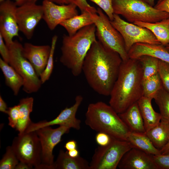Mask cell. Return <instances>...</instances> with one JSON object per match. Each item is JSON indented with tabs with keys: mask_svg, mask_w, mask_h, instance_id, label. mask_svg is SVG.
<instances>
[{
	"mask_svg": "<svg viewBox=\"0 0 169 169\" xmlns=\"http://www.w3.org/2000/svg\"><path fill=\"white\" fill-rule=\"evenodd\" d=\"M122 61L118 53L97 40L85 56L82 72L93 90L100 95L110 96Z\"/></svg>",
	"mask_w": 169,
	"mask_h": 169,
	"instance_id": "6da1fadb",
	"label": "cell"
},
{
	"mask_svg": "<svg viewBox=\"0 0 169 169\" xmlns=\"http://www.w3.org/2000/svg\"><path fill=\"white\" fill-rule=\"evenodd\" d=\"M143 72L138 59L122 61L110 96V105L121 113L143 96Z\"/></svg>",
	"mask_w": 169,
	"mask_h": 169,
	"instance_id": "7a4b0ae2",
	"label": "cell"
},
{
	"mask_svg": "<svg viewBox=\"0 0 169 169\" xmlns=\"http://www.w3.org/2000/svg\"><path fill=\"white\" fill-rule=\"evenodd\" d=\"M96 27L93 23L86 26L72 35L64 34L59 61L75 76L82 72L85 56L96 39Z\"/></svg>",
	"mask_w": 169,
	"mask_h": 169,
	"instance_id": "3957f363",
	"label": "cell"
},
{
	"mask_svg": "<svg viewBox=\"0 0 169 169\" xmlns=\"http://www.w3.org/2000/svg\"><path fill=\"white\" fill-rule=\"evenodd\" d=\"M86 125L93 130L106 133L117 139L127 141L131 131L113 108L102 101L89 104Z\"/></svg>",
	"mask_w": 169,
	"mask_h": 169,
	"instance_id": "277c9868",
	"label": "cell"
},
{
	"mask_svg": "<svg viewBox=\"0 0 169 169\" xmlns=\"http://www.w3.org/2000/svg\"><path fill=\"white\" fill-rule=\"evenodd\" d=\"M114 13L127 22L154 23L169 17V13L159 10L143 0H112Z\"/></svg>",
	"mask_w": 169,
	"mask_h": 169,
	"instance_id": "5b68a950",
	"label": "cell"
},
{
	"mask_svg": "<svg viewBox=\"0 0 169 169\" xmlns=\"http://www.w3.org/2000/svg\"><path fill=\"white\" fill-rule=\"evenodd\" d=\"M97 10V13L93 14V17L98 40L105 47L118 53L123 61H126L129 58L122 36L113 26L102 9L98 8Z\"/></svg>",
	"mask_w": 169,
	"mask_h": 169,
	"instance_id": "8992f818",
	"label": "cell"
},
{
	"mask_svg": "<svg viewBox=\"0 0 169 169\" xmlns=\"http://www.w3.org/2000/svg\"><path fill=\"white\" fill-rule=\"evenodd\" d=\"M23 46L16 40L8 46L9 52L8 64L22 78L23 90L28 94L35 93L39 90L43 84L32 64L23 55Z\"/></svg>",
	"mask_w": 169,
	"mask_h": 169,
	"instance_id": "52a82bcc",
	"label": "cell"
},
{
	"mask_svg": "<svg viewBox=\"0 0 169 169\" xmlns=\"http://www.w3.org/2000/svg\"><path fill=\"white\" fill-rule=\"evenodd\" d=\"M132 148L128 141L113 138L107 145L96 148L90 169H116L123 156Z\"/></svg>",
	"mask_w": 169,
	"mask_h": 169,
	"instance_id": "ba28073f",
	"label": "cell"
},
{
	"mask_svg": "<svg viewBox=\"0 0 169 169\" xmlns=\"http://www.w3.org/2000/svg\"><path fill=\"white\" fill-rule=\"evenodd\" d=\"M11 146L19 161L38 169L42 163L41 147L35 131L18 134Z\"/></svg>",
	"mask_w": 169,
	"mask_h": 169,
	"instance_id": "9c48e42d",
	"label": "cell"
},
{
	"mask_svg": "<svg viewBox=\"0 0 169 169\" xmlns=\"http://www.w3.org/2000/svg\"><path fill=\"white\" fill-rule=\"evenodd\" d=\"M110 22L122 36L127 53L132 46L137 43L161 44L149 30L126 22L118 15L114 13L113 19Z\"/></svg>",
	"mask_w": 169,
	"mask_h": 169,
	"instance_id": "30bf717a",
	"label": "cell"
},
{
	"mask_svg": "<svg viewBox=\"0 0 169 169\" xmlns=\"http://www.w3.org/2000/svg\"><path fill=\"white\" fill-rule=\"evenodd\" d=\"M70 128L65 125H59L55 129L50 126L36 131L41 147V164L38 169H53L54 163L53 151L61 141L62 136L68 133Z\"/></svg>",
	"mask_w": 169,
	"mask_h": 169,
	"instance_id": "8fae6325",
	"label": "cell"
},
{
	"mask_svg": "<svg viewBox=\"0 0 169 169\" xmlns=\"http://www.w3.org/2000/svg\"><path fill=\"white\" fill-rule=\"evenodd\" d=\"M43 16L42 5L36 3L29 2L18 6L16 16L19 30L27 39L32 38L35 28Z\"/></svg>",
	"mask_w": 169,
	"mask_h": 169,
	"instance_id": "7c38bea8",
	"label": "cell"
},
{
	"mask_svg": "<svg viewBox=\"0 0 169 169\" xmlns=\"http://www.w3.org/2000/svg\"><path fill=\"white\" fill-rule=\"evenodd\" d=\"M18 6L14 2L10 0L0 2V34L7 46L13 42L14 37L19 36L16 16Z\"/></svg>",
	"mask_w": 169,
	"mask_h": 169,
	"instance_id": "4fadbf2b",
	"label": "cell"
},
{
	"mask_svg": "<svg viewBox=\"0 0 169 169\" xmlns=\"http://www.w3.org/2000/svg\"><path fill=\"white\" fill-rule=\"evenodd\" d=\"M83 100L80 95L76 96L74 103L71 107H66L62 110L54 119L49 121H42L38 123L32 122L24 132L34 131L43 127L55 125H65L70 128L79 130L80 129L81 120L76 117L78 109Z\"/></svg>",
	"mask_w": 169,
	"mask_h": 169,
	"instance_id": "5bb4252c",
	"label": "cell"
},
{
	"mask_svg": "<svg viewBox=\"0 0 169 169\" xmlns=\"http://www.w3.org/2000/svg\"><path fill=\"white\" fill-rule=\"evenodd\" d=\"M43 19L50 30H54L62 22L78 15L77 6L73 3L59 4L43 0Z\"/></svg>",
	"mask_w": 169,
	"mask_h": 169,
	"instance_id": "9a60e30c",
	"label": "cell"
},
{
	"mask_svg": "<svg viewBox=\"0 0 169 169\" xmlns=\"http://www.w3.org/2000/svg\"><path fill=\"white\" fill-rule=\"evenodd\" d=\"M120 169H158L153 155L132 148L123 156L118 166Z\"/></svg>",
	"mask_w": 169,
	"mask_h": 169,
	"instance_id": "2e32d148",
	"label": "cell"
},
{
	"mask_svg": "<svg viewBox=\"0 0 169 169\" xmlns=\"http://www.w3.org/2000/svg\"><path fill=\"white\" fill-rule=\"evenodd\" d=\"M51 49L49 45H35L26 43L22 49L23 55L32 64L39 77L47 65Z\"/></svg>",
	"mask_w": 169,
	"mask_h": 169,
	"instance_id": "e0dca14e",
	"label": "cell"
},
{
	"mask_svg": "<svg viewBox=\"0 0 169 169\" xmlns=\"http://www.w3.org/2000/svg\"><path fill=\"white\" fill-rule=\"evenodd\" d=\"M129 58L137 59L144 55L155 57L169 64V52L161 44L137 43L128 52Z\"/></svg>",
	"mask_w": 169,
	"mask_h": 169,
	"instance_id": "ac0fdd59",
	"label": "cell"
},
{
	"mask_svg": "<svg viewBox=\"0 0 169 169\" xmlns=\"http://www.w3.org/2000/svg\"><path fill=\"white\" fill-rule=\"evenodd\" d=\"M118 114L131 131L143 133L146 132L143 120L137 102Z\"/></svg>",
	"mask_w": 169,
	"mask_h": 169,
	"instance_id": "d6986e66",
	"label": "cell"
},
{
	"mask_svg": "<svg viewBox=\"0 0 169 169\" xmlns=\"http://www.w3.org/2000/svg\"><path fill=\"white\" fill-rule=\"evenodd\" d=\"M152 100L143 96L137 102L146 131L157 125L161 120L160 113L156 112L153 109Z\"/></svg>",
	"mask_w": 169,
	"mask_h": 169,
	"instance_id": "ffe728a7",
	"label": "cell"
},
{
	"mask_svg": "<svg viewBox=\"0 0 169 169\" xmlns=\"http://www.w3.org/2000/svg\"><path fill=\"white\" fill-rule=\"evenodd\" d=\"M53 169H90V165L84 158L79 156L75 158L71 157L67 151L61 150L54 162Z\"/></svg>",
	"mask_w": 169,
	"mask_h": 169,
	"instance_id": "44dd1931",
	"label": "cell"
},
{
	"mask_svg": "<svg viewBox=\"0 0 169 169\" xmlns=\"http://www.w3.org/2000/svg\"><path fill=\"white\" fill-rule=\"evenodd\" d=\"M133 23L149 30L163 45L169 44V17L154 23L135 22Z\"/></svg>",
	"mask_w": 169,
	"mask_h": 169,
	"instance_id": "7402d4cb",
	"label": "cell"
},
{
	"mask_svg": "<svg viewBox=\"0 0 169 169\" xmlns=\"http://www.w3.org/2000/svg\"><path fill=\"white\" fill-rule=\"evenodd\" d=\"M0 68L5 79V83L12 90L15 95H17L23 84L21 75L8 63L0 58Z\"/></svg>",
	"mask_w": 169,
	"mask_h": 169,
	"instance_id": "603a6c76",
	"label": "cell"
},
{
	"mask_svg": "<svg viewBox=\"0 0 169 169\" xmlns=\"http://www.w3.org/2000/svg\"><path fill=\"white\" fill-rule=\"evenodd\" d=\"M145 133L154 146L160 150L169 140V123L161 120L157 125Z\"/></svg>",
	"mask_w": 169,
	"mask_h": 169,
	"instance_id": "cb8c5ba5",
	"label": "cell"
},
{
	"mask_svg": "<svg viewBox=\"0 0 169 169\" xmlns=\"http://www.w3.org/2000/svg\"><path fill=\"white\" fill-rule=\"evenodd\" d=\"M93 14L88 12L81 13L79 15L62 22L59 25L65 29L68 35H72L83 28L94 23Z\"/></svg>",
	"mask_w": 169,
	"mask_h": 169,
	"instance_id": "d4e9b609",
	"label": "cell"
},
{
	"mask_svg": "<svg viewBox=\"0 0 169 169\" xmlns=\"http://www.w3.org/2000/svg\"><path fill=\"white\" fill-rule=\"evenodd\" d=\"M145 133L130 131L128 136L127 141L130 142L133 148L149 154L153 155L161 154L160 150L154 146Z\"/></svg>",
	"mask_w": 169,
	"mask_h": 169,
	"instance_id": "484cf974",
	"label": "cell"
},
{
	"mask_svg": "<svg viewBox=\"0 0 169 169\" xmlns=\"http://www.w3.org/2000/svg\"><path fill=\"white\" fill-rule=\"evenodd\" d=\"M33 101L32 97L23 98L19 100V116L15 128L18 134L24 132L32 122L30 115L33 110Z\"/></svg>",
	"mask_w": 169,
	"mask_h": 169,
	"instance_id": "4316f807",
	"label": "cell"
},
{
	"mask_svg": "<svg viewBox=\"0 0 169 169\" xmlns=\"http://www.w3.org/2000/svg\"><path fill=\"white\" fill-rule=\"evenodd\" d=\"M153 99L159 109L161 120L169 123V92L162 84Z\"/></svg>",
	"mask_w": 169,
	"mask_h": 169,
	"instance_id": "83f0119b",
	"label": "cell"
},
{
	"mask_svg": "<svg viewBox=\"0 0 169 169\" xmlns=\"http://www.w3.org/2000/svg\"><path fill=\"white\" fill-rule=\"evenodd\" d=\"M137 59L142 66L143 80L158 73L159 59L148 55L142 56Z\"/></svg>",
	"mask_w": 169,
	"mask_h": 169,
	"instance_id": "f1b7e54d",
	"label": "cell"
},
{
	"mask_svg": "<svg viewBox=\"0 0 169 169\" xmlns=\"http://www.w3.org/2000/svg\"><path fill=\"white\" fill-rule=\"evenodd\" d=\"M162 85L158 73L143 80V96L152 100Z\"/></svg>",
	"mask_w": 169,
	"mask_h": 169,
	"instance_id": "f546056e",
	"label": "cell"
},
{
	"mask_svg": "<svg viewBox=\"0 0 169 169\" xmlns=\"http://www.w3.org/2000/svg\"><path fill=\"white\" fill-rule=\"evenodd\" d=\"M58 39V36L54 35L52 38L51 49L46 66L39 77L42 84L48 80L52 73L54 68V56Z\"/></svg>",
	"mask_w": 169,
	"mask_h": 169,
	"instance_id": "4dcf8cb0",
	"label": "cell"
},
{
	"mask_svg": "<svg viewBox=\"0 0 169 169\" xmlns=\"http://www.w3.org/2000/svg\"><path fill=\"white\" fill-rule=\"evenodd\" d=\"M19 162L11 146L6 147L5 153L0 161V169H15Z\"/></svg>",
	"mask_w": 169,
	"mask_h": 169,
	"instance_id": "1f68e13d",
	"label": "cell"
},
{
	"mask_svg": "<svg viewBox=\"0 0 169 169\" xmlns=\"http://www.w3.org/2000/svg\"><path fill=\"white\" fill-rule=\"evenodd\" d=\"M158 74L162 85L169 92V64L159 59Z\"/></svg>",
	"mask_w": 169,
	"mask_h": 169,
	"instance_id": "d6a6232c",
	"label": "cell"
},
{
	"mask_svg": "<svg viewBox=\"0 0 169 169\" xmlns=\"http://www.w3.org/2000/svg\"><path fill=\"white\" fill-rule=\"evenodd\" d=\"M95 3L104 11L110 21L113 19L114 14L112 0H89Z\"/></svg>",
	"mask_w": 169,
	"mask_h": 169,
	"instance_id": "836d02e7",
	"label": "cell"
},
{
	"mask_svg": "<svg viewBox=\"0 0 169 169\" xmlns=\"http://www.w3.org/2000/svg\"><path fill=\"white\" fill-rule=\"evenodd\" d=\"M7 114L8 116V125L13 128H15L19 116V106L18 104L8 108Z\"/></svg>",
	"mask_w": 169,
	"mask_h": 169,
	"instance_id": "e575fe53",
	"label": "cell"
},
{
	"mask_svg": "<svg viewBox=\"0 0 169 169\" xmlns=\"http://www.w3.org/2000/svg\"><path fill=\"white\" fill-rule=\"evenodd\" d=\"M69 3L75 5L81 11V13L88 12L92 13H97V9L90 6L86 0H67Z\"/></svg>",
	"mask_w": 169,
	"mask_h": 169,
	"instance_id": "d590c367",
	"label": "cell"
},
{
	"mask_svg": "<svg viewBox=\"0 0 169 169\" xmlns=\"http://www.w3.org/2000/svg\"><path fill=\"white\" fill-rule=\"evenodd\" d=\"M153 157L158 169H169V153L153 155Z\"/></svg>",
	"mask_w": 169,
	"mask_h": 169,
	"instance_id": "8d00e7d4",
	"label": "cell"
},
{
	"mask_svg": "<svg viewBox=\"0 0 169 169\" xmlns=\"http://www.w3.org/2000/svg\"><path fill=\"white\" fill-rule=\"evenodd\" d=\"M114 138L104 132H98L96 134L95 139L97 144L100 146H105L109 144Z\"/></svg>",
	"mask_w": 169,
	"mask_h": 169,
	"instance_id": "74e56055",
	"label": "cell"
},
{
	"mask_svg": "<svg viewBox=\"0 0 169 169\" xmlns=\"http://www.w3.org/2000/svg\"><path fill=\"white\" fill-rule=\"evenodd\" d=\"M0 53L2 57V59L4 61L8 63L9 59V50L3 38L0 34Z\"/></svg>",
	"mask_w": 169,
	"mask_h": 169,
	"instance_id": "f35d334b",
	"label": "cell"
},
{
	"mask_svg": "<svg viewBox=\"0 0 169 169\" xmlns=\"http://www.w3.org/2000/svg\"><path fill=\"white\" fill-rule=\"evenodd\" d=\"M154 7L157 9L169 13V0H162L157 3Z\"/></svg>",
	"mask_w": 169,
	"mask_h": 169,
	"instance_id": "ab89813d",
	"label": "cell"
},
{
	"mask_svg": "<svg viewBox=\"0 0 169 169\" xmlns=\"http://www.w3.org/2000/svg\"><path fill=\"white\" fill-rule=\"evenodd\" d=\"M77 142L74 140L69 141L66 142L64 146L65 148L67 151L77 149Z\"/></svg>",
	"mask_w": 169,
	"mask_h": 169,
	"instance_id": "60d3db41",
	"label": "cell"
},
{
	"mask_svg": "<svg viewBox=\"0 0 169 169\" xmlns=\"http://www.w3.org/2000/svg\"><path fill=\"white\" fill-rule=\"evenodd\" d=\"M8 108L5 102L0 96V111L3 113L7 114Z\"/></svg>",
	"mask_w": 169,
	"mask_h": 169,
	"instance_id": "b9f144b4",
	"label": "cell"
},
{
	"mask_svg": "<svg viewBox=\"0 0 169 169\" xmlns=\"http://www.w3.org/2000/svg\"><path fill=\"white\" fill-rule=\"evenodd\" d=\"M33 167L27 163L19 161L15 168V169H30Z\"/></svg>",
	"mask_w": 169,
	"mask_h": 169,
	"instance_id": "7bdbcfd3",
	"label": "cell"
},
{
	"mask_svg": "<svg viewBox=\"0 0 169 169\" xmlns=\"http://www.w3.org/2000/svg\"><path fill=\"white\" fill-rule=\"evenodd\" d=\"M68 154L72 157H77L79 156V152L77 149L72 150L69 151H67Z\"/></svg>",
	"mask_w": 169,
	"mask_h": 169,
	"instance_id": "ee69618b",
	"label": "cell"
},
{
	"mask_svg": "<svg viewBox=\"0 0 169 169\" xmlns=\"http://www.w3.org/2000/svg\"><path fill=\"white\" fill-rule=\"evenodd\" d=\"M33 2L36 3L38 0H31ZM59 4H67L69 3L67 0H47Z\"/></svg>",
	"mask_w": 169,
	"mask_h": 169,
	"instance_id": "f6af8a7d",
	"label": "cell"
},
{
	"mask_svg": "<svg viewBox=\"0 0 169 169\" xmlns=\"http://www.w3.org/2000/svg\"><path fill=\"white\" fill-rule=\"evenodd\" d=\"M161 154H165L169 153V140L167 143L160 150Z\"/></svg>",
	"mask_w": 169,
	"mask_h": 169,
	"instance_id": "bcb514c9",
	"label": "cell"
},
{
	"mask_svg": "<svg viewBox=\"0 0 169 169\" xmlns=\"http://www.w3.org/2000/svg\"><path fill=\"white\" fill-rule=\"evenodd\" d=\"M6 0H0V2ZM15 2L18 6H21L28 2H32L31 0H14Z\"/></svg>",
	"mask_w": 169,
	"mask_h": 169,
	"instance_id": "7dc6e473",
	"label": "cell"
},
{
	"mask_svg": "<svg viewBox=\"0 0 169 169\" xmlns=\"http://www.w3.org/2000/svg\"><path fill=\"white\" fill-rule=\"evenodd\" d=\"M145 2L147 3L151 6L154 7L155 5V0H143Z\"/></svg>",
	"mask_w": 169,
	"mask_h": 169,
	"instance_id": "c3c4849f",
	"label": "cell"
},
{
	"mask_svg": "<svg viewBox=\"0 0 169 169\" xmlns=\"http://www.w3.org/2000/svg\"><path fill=\"white\" fill-rule=\"evenodd\" d=\"M165 47L167 50L169 52V44L166 45Z\"/></svg>",
	"mask_w": 169,
	"mask_h": 169,
	"instance_id": "681fc988",
	"label": "cell"
},
{
	"mask_svg": "<svg viewBox=\"0 0 169 169\" xmlns=\"http://www.w3.org/2000/svg\"><path fill=\"white\" fill-rule=\"evenodd\" d=\"M162 0H159L157 2V3H159L161 1H162Z\"/></svg>",
	"mask_w": 169,
	"mask_h": 169,
	"instance_id": "f907efd6",
	"label": "cell"
}]
</instances>
